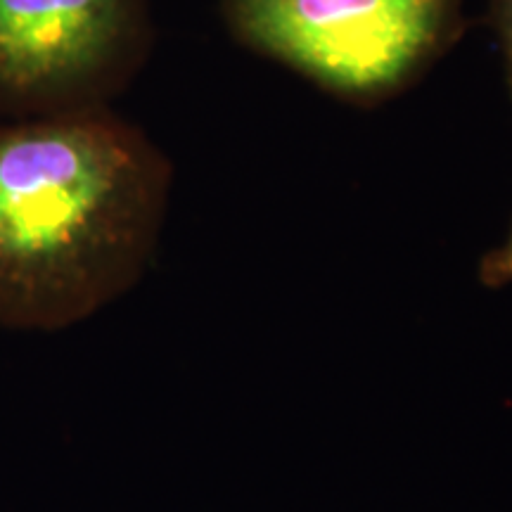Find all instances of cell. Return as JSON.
I'll return each instance as SVG.
<instances>
[{
  "label": "cell",
  "mask_w": 512,
  "mask_h": 512,
  "mask_svg": "<svg viewBox=\"0 0 512 512\" xmlns=\"http://www.w3.org/2000/svg\"><path fill=\"white\" fill-rule=\"evenodd\" d=\"M166 178L157 152L98 110L0 124V328H72L136 285Z\"/></svg>",
  "instance_id": "cell-1"
},
{
  "label": "cell",
  "mask_w": 512,
  "mask_h": 512,
  "mask_svg": "<svg viewBox=\"0 0 512 512\" xmlns=\"http://www.w3.org/2000/svg\"><path fill=\"white\" fill-rule=\"evenodd\" d=\"M448 0H230L259 48L325 86L370 93L401 81L437 41Z\"/></svg>",
  "instance_id": "cell-2"
},
{
  "label": "cell",
  "mask_w": 512,
  "mask_h": 512,
  "mask_svg": "<svg viewBox=\"0 0 512 512\" xmlns=\"http://www.w3.org/2000/svg\"><path fill=\"white\" fill-rule=\"evenodd\" d=\"M143 0H0V112L95 110L131 55Z\"/></svg>",
  "instance_id": "cell-3"
},
{
  "label": "cell",
  "mask_w": 512,
  "mask_h": 512,
  "mask_svg": "<svg viewBox=\"0 0 512 512\" xmlns=\"http://www.w3.org/2000/svg\"><path fill=\"white\" fill-rule=\"evenodd\" d=\"M479 280L486 287L512 285V230L501 247L489 252L479 266Z\"/></svg>",
  "instance_id": "cell-4"
},
{
  "label": "cell",
  "mask_w": 512,
  "mask_h": 512,
  "mask_svg": "<svg viewBox=\"0 0 512 512\" xmlns=\"http://www.w3.org/2000/svg\"><path fill=\"white\" fill-rule=\"evenodd\" d=\"M498 5V27H501V38L508 55L510 74H512V0H496Z\"/></svg>",
  "instance_id": "cell-5"
}]
</instances>
